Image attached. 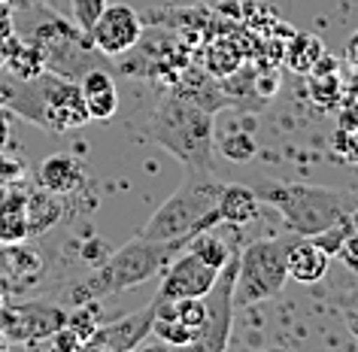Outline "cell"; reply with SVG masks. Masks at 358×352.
I'll list each match as a JSON object with an SVG mask.
<instances>
[{
    "label": "cell",
    "instance_id": "obj_26",
    "mask_svg": "<svg viewBox=\"0 0 358 352\" xmlns=\"http://www.w3.org/2000/svg\"><path fill=\"white\" fill-rule=\"evenodd\" d=\"M106 10V0H73V22L76 28L88 34L94 28V22L101 19V13Z\"/></svg>",
    "mask_w": 358,
    "mask_h": 352
},
{
    "label": "cell",
    "instance_id": "obj_19",
    "mask_svg": "<svg viewBox=\"0 0 358 352\" xmlns=\"http://www.w3.org/2000/svg\"><path fill=\"white\" fill-rule=\"evenodd\" d=\"M322 43L319 37H313V34H294V37L289 40V46H285V61H289V67L294 70V73H303L307 76L313 64L319 61L322 55Z\"/></svg>",
    "mask_w": 358,
    "mask_h": 352
},
{
    "label": "cell",
    "instance_id": "obj_15",
    "mask_svg": "<svg viewBox=\"0 0 358 352\" xmlns=\"http://www.w3.org/2000/svg\"><path fill=\"white\" fill-rule=\"evenodd\" d=\"M213 216H216V225H234V228L237 225H246L249 219L258 216V197L249 185H228L225 183Z\"/></svg>",
    "mask_w": 358,
    "mask_h": 352
},
{
    "label": "cell",
    "instance_id": "obj_13",
    "mask_svg": "<svg viewBox=\"0 0 358 352\" xmlns=\"http://www.w3.org/2000/svg\"><path fill=\"white\" fill-rule=\"evenodd\" d=\"M37 179H40V188L64 197V195H73L85 185V170H83V161L79 158L67 155V152H58V155L43 158Z\"/></svg>",
    "mask_w": 358,
    "mask_h": 352
},
{
    "label": "cell",
    "instance_id": "obj_27",
    "mask_svg": "<svg viewBox=\"0 0 358 352\" xmlns=\"http://www.w3.org/2000/svg\"><path fill=\"white\" fill-rule=\"evenodd\" d=\"M334 258L340 261V265H346V267L358 276V234H355V231L349 234L343 243H340V249H337V255H334Z\"/></svg>",
    "mask_w": 358,
    "mask_h": 352
},
{
    "label": "cell",
    "instance_id": "obj_2",
    "mask_svg": "<svg viewBox=\"0 0 358 352\" xmlns=\"http://www.w3.org/2000/svg\"><path fill=\"white\" fill-rule=\"evenodd\" d=\"M249 188L258 201L276 206L285 231L298 234V237H313V234L325 231L328 225L349 216L355 204V195L343 192V188L285 183V179H255Z\"/></svg>",
    "mask_w": 358,
    "mask_h": 352
},
{
    "label": "cell",
    "instance_id": "obj_25",
    "mask_svg": "<svg viewBox=\"0 0 358 352\" xmlns=\"http://www.w3.org/2000/svg\"><path fill=\"white\" fill-rule=\"evenodd\" d=\"M310 94L319 106H334L340 101V76L337 73H325V76H313L310 83Z\"/></svg>",
    "mask_w": 358,
    "mask_h": 352
},
{
    "label": "cell",
    "instance_id": "obj_28",
    "mask_svg": "<svg viewBox=\"0 0 358 352\" xmlns=\"http://www.w3.org/2000/svg\"><path fill=\"white\" fill-rule=\"evenodd\" d=\"M343 322H346L349 334L358 337V288H355V292H349L346 304H343Z\"/></svg>",
    "mask_w": 358,
    "mask_h": 352
},
{
    "label": "cell",
    "instance_id": "obj_11",
    "mask_svg": "<svg viewBox=\"0 0 358 352\" xmlns=\"http://www.w3.org/2000/svg\"><path fill=\"white\" fill-rule=\"evenodd\" d=\"M219 267L201 261L194 252H176L173 261L164 267L161 274V288H158V301H179V297H203L210 292L213 279H216Z\"/></svg>",
    "mask_w": 358,
    "mask_h": 352
},
{
    "label": "cell",
    "instance_id": "obj_29",
    "mask_svg": "<svg viewBox=\"0 0 358 352\" xmlns=\"http://www.w3.org/2000/svg\"><path fill=\"white\" fill-rule=\"evenodd\" d=\"M15 34V22H13V10L10 3H0V46Z\"/></svg>",
    "mask_w": 358,
    "mask_h": 352
},
{
    "label": "cell",
    "instance_id": "obj_9",
    "mask_svg": "<svg viewBox=\"0 0 358 352\" xmlns=\"http://www.w3.org/2000/svg\"><path fill=\"white\" fill-rule=\"evenodd\" d=\"M143 37V24L137 10L124 3H106V10L101 13V19L94 22V28L88 31L92 49H97L106 58H119L124 52H131Z\"/></svg>",
    "mask_w": 358,
    "mask_h": 352
},
{
    "label": "cell",
    "instance_id": "obj_31",
    "mask_svg": "<svg viewBox=\"0 0 358 352\" xmlns=\"http://www.w3.org/2000/svg\"><path fill=\"white\" fill-rule=\"evenodd\" d=\"M6 143H10V113L6 106H0V152L6 149Z\"/></svg>",
    "mask_w": 358,
    "mask_h": 352
},
{
    "label": "cell",
    "instance_id": "obj_30",
    "mask_svg": "<svg viewBox=\"0 0 358 352\" xmlns=\"http://www.w3.org/2000/svg\"><path fill=\"white\" fill-rule=\"evenodd\" d=\"M19 174H22V164L19 161H6L3 158V152H0V183H15V179H19Z\"/></svg>",
    "mask_w": 358,
    "mask_h": 352
},
{
    "label": "cell",
    "instance_id": "obj_34",
    "mask_svg": "<svg viewBox=\"0 0 358 352\" xmlns=\"http://www.w3.org/2000/svg\"><path fill=\"white\" fill-rule=\"evenodd\" d=\"M349 225H352V231L358 234V197H355V204H352V210H349Z\"/></svg>",
    "mask_w": 358,
    "mask_h": 352
},
{
    "label": "cell",
    "instance_id": "obj_14",
    "mask_svg": "<svg viewBox=\"0 0 358 352\" xmlns=\"http://www.w3.org/2000/svg\"><path fill=\"white\" fill-rule=\"evenodd\" d=\"M79 92H83V101H85V110H88V119L94 122H106L113 119L115 110H119V88H115L113 76L106 70H88L79 79Z\"/></svg>",
    "mask_w": 358,
    "mask_h": 352
},
{
    "label": "cell",
    "instance_id": "obj_36",
    "mask_svg": "<svg viewBox=\"0 0 358 352\" xmlns=\"http://www.w3.org/2000/svg\"><path fill=\"white\" fill-rule=\"evenodd\" d=\"M0 3H10V0H0Z\"/></svg>",
    "mask_w": 358,
    "mask_h": 352
},
{
    "label": "cell",
    "instance_id": "obj_22",
    "mask_svg": "<svg viewBox=\"0 0 358 352\" xmlns=\"http://www.w3.org/2000/svg\"><path fill=\"white\" fill-rule=\"evenodd\" d=\"M64 325L70 331L76 334L79 340H88L92 337V331L101 325V313H97V301H88V304H76L73 310H67V319H64Z\"/></svg>",
    "mask_w": 358,
    "mask_h": 352
},
{
    "label": "cell",
    "instance_id": "obj_20",
    "mask_svg": "<svg viewBox=\"0 0 358 352\" xmlns=\"http://www.w3.org/2000/svg\"><path fill=\"white\" fill-rule=\"evenodd\" d=\"M213 146L222 149V155H225L228 161H234V164H249V161L255 158V137L249 131H237L231 128L228 134H216L213 131Z\"/></svg>",
    "mask_w": 358,
    "mask_h": 352
},
{
    "label": "cell",
    "instance_id": "obj_32",
    "mask_svg": "<svg viewBox=\"0 0 358 352\" xmlns=\"http://www.w3.org/2000/svg\"><path fill=\"white\" fill-rule=\"evenodd\" d=\"M346 58H349V64L358 67V34H352L346 43Z\"/></svg>",
    "mask_w": 358,
    "mask_h": 352
},
{
    "label": "cell",
    "instance_id": "obj_21",
    "mask_svg": "<svg viewBox=\"0 0 358 352\" xmlns=\"http://www.w3.org/2000/svg\"><path fill=\"white\" fill-rule=\"evenodd\" d=\"M182 249L194 252V255H198L201 261H207V265H213V267H222V265H225V261L231 258V252H234L225 240L216 237L213 231H201V234H194V237H192L189 243H185Z\"/></svg>",
    "mask_w": 358,
    "mask_h": 352
},
{
    "label": "cell",
    "instance_id": "obj_33",
    "mask_svg": "<svg viewBox=\"0 0 358 352\" xmlns=\"http://www.w3.org/2000/svg\"><path fill=\"white\" fill-rule=\"evenodd\" d=\"M10 94H13V85L0 83V106H6V104H10Z\"/></svg>",
    "mask_w": 358,
    "mask_h": 352
},
{
    "label": "cell",
    "instance_id": "obj_23",
    "mask_svg": "<svg viewBox=\"0 0 358 352\" xmlns=\"http://www.w3.org/2000/svg\"><path fill=\"white\" fill-rule=\"evenodd\" d=\"M240 67V52L228 46V40H219L207 49V70L213 76H231Z\"/></svg>",
    "mask_w": 358,
    "mask_h": 352
},
{
    "label": "cell",
    "instance_id": "obj_12",
    "mask_svg": "<svg viewBox=\"0 0 358 352\" xmlns=\"http://www.w3.org/2000/svg\"><path fill=\"white\" fill-rule=\"evenodd\" d=\"M328 265H331V255H325L310 237H298V234L289 237V249H285L289 279H294L301 286H313L328 274Z\"/></svg>",
    "mask_w": 358,
    "mask_h": 352
},
{
    "label": "cell",
    "instance_id": "obj_3",
    "mask_svg": "<svg viewBox=\"0 0 358 352\" xmlns=\"http://www.w3.org/2000/svg\"><path fill=\"white\" fill-rule=\"evenodd\" d=\"M225 183L213 170H185V183L152 213V219L140 228L146 240H179L185 246L194 234L216 228L219 195Z\"/></svg>",
    "mask_w": 358,
    "mask_h": 352
},
{
    "label": "cell",
    "instance_id": "obj_6",
    "mask_svg": "<svg viewBox=\"0 0 358 352\" xmlns=\"http://www.w3.org/2000/svg\"><path fill=\"white\" fill-rule=\"evenodd\" d=\"M289 237L252 240L243 252H237V279H234V307L262 304L280 295L289 270H285Z\"/></svg>",
    "mask_w": 358,
    "mask_h": 352
},
{
    "label": "cell",
    "instance_id": "obj_4",
    "mask_svg": "<svg viewBox=\"0 0 358 352\" xmlns=\"http://www.w3.org/2000/svg\"><path fill=\"white\" fill-rule=\"evenodd\" d=\"M6 110L52 134L83 128L85 122H92L79 83L55 73V70H43L34 79H15Z\"/></svg>",
    "mask_w": 358,
    "mask_h": 352
},
{
    "label": "cell",
    "instance_id": "obj_10",
    "mask_svg": "<svg viewBox=\"0 0 358 352\" xmlns=\"http://www.w3.org/2000/svg\"><path fill=\"white\" fill-rule=\"evenodd\" d=\"M152 322H155V301L140 307L128 316L106 325H97L92 331V337L83 343V349L88 352H131L146 343V337L152 334Z\"/></svg>",
    "mask_w": 358,
    "mask_h": 352
},
{
    "label": "cell",
    "instance_id": "obj_35",
    "mask_svg": "<svg viewBox=\"0 0 358 352\" xmlns=\"http://www.w3.org/2000/svg\"><path fill=\"white\" fill-rule=\"evenodd\" d=\"M0 70H3V52H0Z\"/></svg>",
    "mask_w": 358,
    "mask_h": 352
},
{
    "label": "cell",
    "instance_id": "obj_24",
    "mask_svg": "<svg viewBox=\"0 0 358 352\" xmlns=\"http://www.w3.org/2000/svg\"><path fill=\"white\" fill-rule=\"evenodd\" d=\"M152 334L167 343V346H192L194 334L185 328V325H179L173 316H155V322H152Z\"/></svg>",
    "mask_w": 358,
    "mask_h": 352
},
{
    "label": "cell",
    "instance_id": "obj_5",
    "mask_svg": "<svg viewBox=\"0 0 358 352\" xmlns=\"http://www.w3.org/2000/svg\"><path fill=\"white\" fill-rule=\"evenodd\" d=\"M213 113L182 94H167L149 119V137L185 170H213Z\"/></svg>",
    "mask_w": 358,
    "mask_h": 352
},
{
    "label": "cell",
    "instance_id": "obj_16",
    "mask_svg": "<svg viewBox=\"0 0 358 352\" xmlns=\"http://www.w3.org/2000/svg\"><path fill=\"white\" fill-rule=\"evenodd\" d=\"M24 213H28V237H40L64 219V204L61 195L37 188V192H24Z\"/></svg>",
    "mask_w": 358,
    "mask_h": 352
},
{
    "label": "cell",
    "instance_id": "obj_8",
    "mask_svg": "<svg viewBox=\"0 0 358 352\" xmlns=\"http://www.w3.org/2000/svg\"><path fill=\"white\" fill-rule=\"evenodd\" d=\"M64 319H67V310L61 304L34 301V304L6 307L0 313V334L13 343H40L52 331H58Z\"/></svg>",
    "mask_w": 358,
    "mask_h": 352
},
{
    "label": "cell",
    "instance_id": "obj_1",
    "mask_svg": "<svg viewBox=\"0 0 358 352\" xmlns=\"http://www.w3.org/2000/svg\"><path fill=\"white\" fill-rule=\"evenodd\" d=\"M179 249H182L179 240H146L137 234L122 249H115L103 261H97L92 274L76 279L64 292V304L76 307L88 301H103V297L119 295L124 288L149 283V279L164 274V267L173 261Z\"/></svg>",
    "mask_w": 358,
    "mask_h": 352
},
{
    "label": "cell",
    "instance_id": "obj_7",
    "mask_svg": "<svg viewBox=\"0 0 358 352\" xmlns=\"http://www.w3.org/2000/svg\"><path fill=\"white\" fill-rule=\"evenodd\" d=\"M234 279H237V252L219 267L216 279H213L210 292L203 295V310H207V322H203L201 334L194 337V349H210L219 352L228 346L231 328H234Z\"/></svg>",
    "mask_w": 358,
    "mask_h": 352
},
{
    "label": "cell",
    "instance_id": "obj_18",
    "mask_svg": "<svg viewBox=\"0 0 358 352\" xmlns=\"http://www.w3.org/2000/svg\"><path fill=\"white\" fill-rule=\"evenodd\" d=\"M28 240V213H24V192L10 188L0 195V243L15 246Z\"/></svg>",
    "mask_w": 358,
    "mask_h": 352
},
{
    "label": "cell",
    "instance_id": "obj_17",
    "mask_svg": "<svg viewBox=\"0 0 358 352\" xmlns=\"http://www.w3.org/2000/svg\"><path fill=\"white\" fill-rule=\"evenodd\" d=\"M3 52V67L10 70L15 79H34L46 70V58H43L40 46L34 40H22V37H13L0 46Z\"/></svg>",
    "mask_w": 358,
    "mask_h": 352
}]
</instances>
